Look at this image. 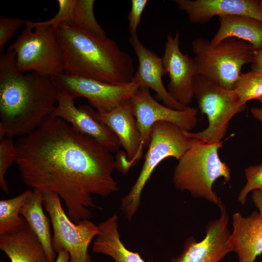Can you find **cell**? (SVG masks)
<instances>
[{
    "label": "cell",
    "mask_w": 262,
    "mask_h": 262,
    "mask_svg": "<svg viewBox=\"0 0 262 262\" xmlns=\"http://www.w3.org/2000/svg\"><path fill=\"white\" fill-rule=\"evenodd\" d=\"M16 163L28 186L57 194L74 223L89 219L92 195L106 197L118 190L109 149L61 118L49 117L16 142Z\"/></svg>",
    "instance_id": "obj_1"
},
{
    "label": "cell",
    "mask_w": 262,
    "mask_h": 262,
    "mask_svg": "<svg viewBox=\"0 0 262 262\" xmlns=\"http://www.w3.org/2000/svg\"><path fill=\"white\" fill-rule=\"evenodd\" d=\"M58 90L51 78L16 66L15 54L7 49L0 55V139L23 136L52 115Z\"/></svg>",
    "instance_id": "obj_2"
},
{
    "label": "cell",
    "mask_w": 262,
    "mask_h": 262,
    "mask_svg": "<svg viewBox=\"0 0 262 262\" xmlns=\"http://www.w3.org/2000/svg\"><path fill=\"white\" fill-rule=\"evenodd\" d=\"M64 61V74L114 84L132 82L133 59L114 40L60 24L55 28Z\"/></svg>",
    "instance_id": "obj_3"
},
{
    "label": "cell",
    "mask_w": 262,
    "mask_h": 262,
    "mask_svg": "<svg viewBox=\"0 0 262 262\" xmlns=\"http://www.w3.org/2000/svg\"><path fill=\"white\" fill-rule=\"evenodd\" d=\"M223 144V141L204 143L193 138L190 147L178 160L172 177L178 190L188 191L194 197L205 199L219 209L224 204L213 190V185L221 178L229 182L231 173L218 155Z\"/></svg>",
    "instance_id": "obj_4"
},
{
    "label": "cell",
    "mask_w": 262,
    "mask_h": 262,
    "mask_svg": "<svg viewBox=\"0 0 262 262\" xmlns=\"http://www.w3.org/2000/svg\"><path fill=\"white\" fill-rule=\"evenodd\" d=\"M192 47L196 75L229 90H233L243 66L252 63L255 51L250 44L234 37L214 46L207 39L198 37L192 41Z\"/></svg>",
    "instance_id": "obj_5"
},
{
    "label": "cell",
    "mask_w": 262,
    "mask_h": 262,
    "mask_svg": "<svg viewBox=\"0 0 262 262\" xmlns=\"http://www.w3.org/2000/svg\"><path fill=\"white\" fill-rule=\"evenodd\" d=\"M15 54L16 66L22 73L33 72L52 78L64 73V61L55 28L35 25L29 19L8 48Z\"/></svg>",
    "instance_id": "obj_6"
},
{
    "label": "cell",
    "mask_w": 262,
    "mask_h": 262,
    "mask_svg": "<svg viewBox=\"0 0 262 262\" xmlns=\"http://www.w3.org/2000/svg\"><path fill=\"white\" fill-rule=\"evenodd\" d=\"M193 140V138L186 136L183 130L171 123L161 121L153 125L139 175L129 192L121 200V210L128 220L131 221L138 211L143 189L157 166L170 157L179 160Z\"/></svg>",
    "instance_id": "obj_7"
},
{
    "label": "cell",
    "mask_w": 262,
    "mask_h": 262,
    "mask_svg": "<svg viewBox=\"0 0 262 262\" xmlns=\"http://www.w3.org/2000/svg\"><path fill=\"white\" fill-rule=\"evenodd\" d=\"M193 88L198 108L207 116L208 126L197 132L184 131V134L204 143L222 141L230 121L246 109V104L234 90L226 89L200 75L194 77Z\"/></svg>",
    "instance_id": "obj_8"
},
{
    "label": "cell",
    "mask_w": 262,
    "mask_h": 262,
    "mask_svg": "<svg viewBox=\"0 0 262 262\" xmlns=\"http://www.w3.org/2000/svg\"><path fill=\"white\" fill-rule=\"evenodd\" d=\"M43 206L53 228L52 245L56 253L66 250L70 262H92L88 254L91 241L98 233V226L89 219L73 222L63 208L61 198L56 193L43 192Z\"/></svg>",
    "instance_id": "obj_9"
},
{
    "label": "cell",
    "mask_w": 262,
    "mask_h": 262,
    "mask_svg": "<svg viewBox=\"0 0 262 262\" xmlns=\"http://www.w3.org/2000/svg\"><path fill=\"white\" fill-rule=\"evenodd\" d=\"M130 100L140 135L139 149L131 167L141 159L144 149L148 147L152 127L155 123L168 122L189 132L197 125V109L188 106L184 110L179 111L169 108L158 102L151 96L148 88L139 87Z\"/></svg>",
    "instance_id": "obj_10"
},
{
    "label": "cell",
    "mask_w": 262,
    "mask_h": 262,
    "mask_svg": "<svg viewBox=\"0 0 262 262\" xmlns=\"http://www.w3.org/2000/svg\"><path fill=\"white\" fill-rule=\"evenodd\" d=\"M51 78L59 92H65L74 98H86L90 105L100 113L111 112L130 100L139 88L133 81L109 83L64 73Z\"/></svg>",
    "instance_id": "obj_11"
},
{
    "label": "cell",
    "mask_w": 262,
    "mask_h": 262,
    "mask_svg": "<svg viewBox=\"0 0 262 262\" xmlns=\"http://www.w3.org/2000/svg\"><path fill=\"white\" fill-rule=\"evenodd\" d=\"M220 210L219 216L207 224L204 238L197 241L193 236L188 237L180 253L170 262H221L232 252L229 243V216L225 205Z\"/></svg>",
    "instance_id": "obj_12"
},
{
    "label": "cell",
    "mask_w": 262,
    "mask_h": 262,
    "mask_svg": "<svg viewBox=\"0 0 262 262\" xmlns=\"http://www.w3.org/2000/svg\"><path fill=\"white\" fill-rule=\"evenodd\" d=\"M162 59L169 75L168 92L175 100L188 107L195 97L193 81L196 71L194 59L180 50L178 32L174 37L171 33L167 34Z\"/></svg>",
    "instance_id": "obj_13"
},
{
    "label": "cell",
    "mask_w": 262,
    "mask_h": 262,
    "mask_svg": "<svg viewBox=\"0 0 262 262\" xmlns=\"http://www.w3.org/2000/svg\"><path fill=\"white\" fill-rule=\"evenodd\" d=\"M74 99L65 92H59L57 105L52 115L62 119L78 131L94 138L111 152L118 151L120 145L115 134L95 118V111L92 108L88 105L77 107Z\"/></svg>",
    "instance_id": "obj_14"
},
{
    "label": "cell",
    "mask_w": 262,
    "mask_h": 262,
    "mask_svg": "<svg viewBox=\"0 0 262 262\" xmlns=\"http://www.w3.org/2000/svg\"><path fill=\"white\" fill-rule=\"evenodd\" d=\"M94 116L109 128L118 137L126 154L115 160V168L126 173L131 167V163L140 145V135L130 99L108 113L94 111Z\"/></svg>",
    "instance_id": "obj_15"
},
{
    "label": "cell",
    "mask_w": 262,
    "mask_h": 262,
    "mask_svg": "<svg viewBox=\"0 0 262 262\" xmlns=\"http://www.w3.org/2000/svg\"><path fill=\"white\" fill-rule=\"evenodd\" d=\"M193 23L204 24L214 16H243L262 22L260 0H173Z\"/></svg>",
    "instance_id": "obj_16"
},
{
    "label": "cell",
    "mask_w": 262,
    "mask_h": 262,
    "mask_svg": "<svg viewBox=\"0 0 262 262\" xmlns=\"http://www.w3.org/2000/svg\"><path fill=\"white\" fill-rule=\"evenodd\" d=\"M129 42L138 58V66L132 81L140 87L151 89L156 92L155 97L164 105L179 111L186 109L175 100L168 92L163 82L162 78L167 74L162 58L146 48L140 42L137 34L131 35Z\"/></svg>",
    "instance_id": "obj_17"
},
{
    "label": "cell",
    "mask_w": 262,
    "mask_h": 262,
    "mask_svg": "<svg viewBox=\"0 0 262 262\" xmlns=\"http://www.w3.org/2000/svg\"><path fill=\"white\" fill-rule=\"evenodd\" d=\"M233 231L229 243L238 262H255L262 254V217L258 211L244 216L236 212L232 215Z\"/></svg>",
    "instance_id": "obj_18"
},
{
    "label": "cell",
    "mask_w": 262,
    "mask_h": 262,
    "mask_svg": "<svg viewBox=\"0 0 262 262\" xmlns=\"http://www.w3.org/2000/svg\"><path fill=\"white\" fill-rule=\"evenodd\" d=\"M0 249L11 262H49L41 244L27 223L14 233L0 236Z\"/></svg>",
    "instance_id": "obj_19"
},
{
    "label": "cell",
    "mask_w": 262,
    "mask_h": 262,
    "mask_svg": "<svg viewBox=\"0 0 262 262\" xmlns=\"http://www.w3.org/2000/svg\"><path fill=\"white\" fill-rule=\"evenodd\" d=\"M98 227V233L92 247L94 252L110 256L114 262H146L138 253L129 250L122 243L116 214L102 221Z\"/></svg>",
    "instance_id": "obj_20"
},
{
    "label": "cell",
    "mask_w": 262,
    "mask_h": 262,
    "mask_svg": "<svg viewBox=\"0 0 262 262\" xmlns=\"http://www.w3.org/2000/svg\"><path fill=\"white\" fill-rule=\"evenodd\" d=\"M43 195L40 190L33 189L21 207L19 214L24 217L41 244L49 262H55L57 256L52 245L51 221L44 212Z\"/></svg>",
    "instance_id": "obj_21"
},
{
    "label": "cell",
    "mask_w": 262,
    "mask_h": 262,
    "mask_svg": "<svg viewBox=\"0 0 262 262\" xmlns=\"http://www.w3.org/2000/svg\"><path fill=\"white\" fill-rule=\"evenodd\" d=\"M218 19L219 27L210 40L212 46L234 37L249 43L255 51L262 48V22L243 16H221Z\"/></svg>",
    "instance_id": "obj_22"
},
{
    "label": "cell",
    "mask_w": 262,
    "mask_h": 262,
    "mask_svg": "<svg viewBox=\"0 0 262 262\" xmlns=\"http://www.w3.org/2000/svg\"><path fill=\"white\" fill-rule=\"evenodd\" d=\"M32 192L28 189L14 197L0 201V236L14 233L27 223L19 215V211Z\"/></svg>",
    "instance_id": "obj_23"
},
{
    "label": "cell",
    "mask_w": 262,
    "mask_h": 262,
    "mask_svg": "<svg viewBox=\"0 0 262 262\" xmlns=\"http://www.w3.org/2000/svg\"><path fill=\"white\" fill-rule=\"evenodd\" d=\"M94 0H75L71 15L65 24L99 37L106 34L97 22L94 13Z\"/></svg>",
    "instance_id": "obj_24"
},
{
    "label": "cell",
    "mask_w": 262,
    "mask_h": 262,
    "mask_svg": "<svg viewBox=\"0 0 262 262\" xmlns=\"http://www.w3.org/2000/svg\"><path fill=\"white\" fill-rule=\"evenodd\" d=\"M233 90L245 104L262 97V72L251 70L242 73Z\"/></svg>",
    "instance_id": "obj_25"
},
{
    "label": "cell",
    "mask_w": 262,
    "mask_h": 262,
    "mask_svg": "<svg viewBox=\"0 0 262 262\" xmlns=\"http://www.w3.org/2000/svg\"><path fill=\"white\" fill-rule=\"evenodd\" d=\"M0 140V186L3 192L9 194V189L5 175L8 168L16 162V148L12 138L5 136Z\"/></svg>",
    "instance_id": "obj_26"
},
{
    "label": "cell",
    "mask_w": 262,
    "mask_h": 262,
    "mask_svg": "<svg viewBox=\"0 0 262 262\" xmlns=\"http://www.w3.org/2000/svg\"><path fill=\"white\" fill-rule=\"evenodd\" d=\"M246 183L239 193L238 200L245 205L249 193L257 189H262V164L251 165L244 170Z\"/></svg>",
    "instance_id": "obj_27"
},
{
    "label": "cell",
    "mask_w": 262,
    "mask_h": 262,
    "mask_svg": "<svg viewBox=\"0 0 262 262\" xmlns=\"http://www.w3.org/2000/svg\"><path fill=\"white\" fill-rule=\"evenodd\" d=\"M26 20L17 17L1 16L0 17V53H3L8 42L17 30L26 25Z\"/></svg>",
    "instance_id": "obj_28"
},
{
    "label": "cell",
    "mask_w": 262,
    "mask_h": 262,
    "mask_svg": "<svg viewBox=\"0 0 262 262\" xmlns=\"http://www.w3.org/2000/svg\"><path fill=\"white\" fill-rule=\"evenodd\" d=\"M59 10L51 18L45 21L33 22L35 25L56 28L60 24H65L68 20L75 2V0H58Z\"/></svg>",
    "instance_id": "obj_29"
},
{
    "label": "cell",
    "mask_w": 262,
    "mask_h": 262,
    "mask_svg": "<svg viewBox=\"0 0 262 262\" xmlns=\"http://www.w3.org/2000/svg\"><path fill=\"white\" fill-rule=\"evenodd\" d=\"M147 3V0H131V9L128 16L129 30L131 35L137 34V29Z\"/></svg>",
    "instance_id": "obj_30"
},
{
    "label": "cell",
    "mask_w": 262,
    "mask_h": 262,
    "mask_svg": "<svg viewBox=\"0 0 262 262\" xmlns=\"http://www.w3.org/2000/svg\"><path fill=\"white\" fill-rule=\"evenodd\" d=\"M251 68V70L262 72V48L255 51Z\"/></svg>",
    "instance_id": "obj_31"
},
{
    "label": "cell",
    "mask_w": 262,
    "mask_h": 262,
    "mask_svg": "<svg viewBox=\"0 0 262 262\" xmlns=\"http://www.w3.org/2000/svg\"><path fill=\"white\" fill-rule=\"evenodd\" d=\"M251 199L254 206L257 209L258 212L262 217V189L253 191Z\"/></svg>",
    "instance_id": "obj_32"
},
{
    "label": "cell",
    "mask_w": 262,
    "mask_h": 262,
    "mask_svg": "<svg viewBox=\"0 0 262 262\" xmlns=\"http://www.w3.org/2000/svg\"><path fill=\"white\" fill-rule=\"evenodd\" d=\"M55 262H70V256L65 249H61L58 252Z\"/></svg>",
    "instance_id": "obj_33"
},
{
    "label": "cell",
    "mask_w": 262,
    "mask_h": 262,
    "mask_svg": "<svg viewBox=\"0 0 262 262\" xmlns=\"http://www.w3.org/2000/svg\"><path fill=\"white\" fill-rule=\"evenodd\" d=\"M250 112L254 118L262 122V108L252 107Z\"/></svg>",
    "instance_id": "obj_34"
},
{
    "label": "cell",
    "mask_w": 262,
    "mask_h": 262,
    "mask_svg": "<svg viewBox=\"0 0 262 262\" xmlns=\"http://www.w3.org/2000/svg\"><path fill=\"white\" fill-rule=\"evenodd\" d=\"M262 105V97L258 99Z\"/></svg>",
    "instance_id": "obj_35"
},
{
    "label": "cell",
    "mask_w": 262,
    "mask_h": 262,
    "mask_svg": "<svg viewBox=\"0 0 262 262\" xmlns=\"http://www.w3.org/2000/svg\"><path fill=\"white\" fill-rule=\"evenodd\" d=\"M260 1H261V4L262 5V0H260Z\"/></svg>",
    "instance_id": "obj_36"
},
{
    "label": "cell",
    "mask_w": 262,
    "mask_h": 262,
    "mask_svg": "<svg viewBox=\"0 0 262 262\" xmlns=\"http://www.w3.org/2000/svg\"><path fill=\"white\" fill-rule=\"evenodd\" d=\"M0 262H3V261H0Z\"/></svg>",
    "instance_id": "obj_37"
}]
</instances>
